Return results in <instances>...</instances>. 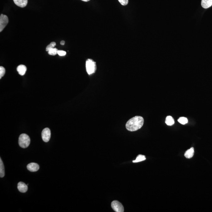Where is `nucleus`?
Instances as JSON below:
<instances>
[{"mask_svg": "<svg viewBox=\"0 0 212 212\" xmlns=\"http://www.w3.org/2000/svg\"><path fill=\"white\" fill-rule=\"evenodd\" d=\"M143 124L144 119L143 117L136 116L131 119L127 122L126 127L127 130L133 132L141 129Z\"/></svg>", "mask_w": 212, "mask_h": 212, "instance_id": "1", "label": "nucleus"}, {"mask_svg": "<svg viewBox=\"0 0 212 212\" xmlns=\"http://www.w3.org/2000/svg\"><path fill=\"white\" fill-rule=\"evenodd\" d=\"M31 143V139L27 134H22L19 138V144L20 146L23 148H27Z\"/></svg>", "mask_w": 212, "mask_h": 212, "instance_id": "2", "label": "nucleus"}, {"mask_svg": "<svg viewBox=\"0 0 212 212\" xmlns=\"http://www.w3.org/2000/svg\"><path fill=\"white\" fill-rule=\"evenodd\" d=\"M86 70L89 75L94 73L97 69L96 63L92 59H88L86 62Z\"/></svg>", "mask_w": 212, "mask_h": 212, "instance_id": "3", "label": "nucleus"}, {"mask_svg": "<svg viewBox=\"0 0 212 212\" xmlns=\"http://www.w3.org/2000/svg\"><path fill=\"white\" fill-rule=\"evenodd\" d=\"M111 207L116 212H124V208L121 203L118 201H114L111 203Z\"/></svg>", "mask_w": 212, "mask_h": 212, "instance_id": "4", "label": "nucleus"}, {"mask_svg": "<svg viewBox=\"0 0 212 212\" xmlns=\"http://www.w3.org/2000/svg\"><path fill=\"white\" fill-rule=\"evenodd\" d=\"M8 18L6 15L1 14L0 16V32H1L8 23Z\"/></svg>", "mask_w": 212, "mask_h": 212, "instance_id": "5", "label": "nucleus"}, {"mask_svg": "<svg viewBox=\"0 0 212 212\" xmlns=\"http://www.w3.org/2000/svg\"><path fill=\"white\" fill-rule=\"evenodd\" d=\"M51 137V131L48 128H45L42 132V138L44 142H48L49 141Z\"/></svg>", "mask_w": 212, "mask_h": 212, "instance_id": "6", "label": "nucleus"}, {"mask_svg": "<svg viewBox=\"0 0 212 212\" xmlns=\"http://www.w3.org/2000/svg\"><path fill=\"white\" fill-rule=\"evenodd\" d=\"M28 170L30 171L34 172L37 171L39 169V166L38 164L35 163H30L27 166Z\"/></svg>", "mask_w": 212, "mask_h": 212, "instance_id": "7", "label": "nucleus"}, {"mask_svg": "<svg viewBox=\"0 0 212 212\" xmlns=\"http://www.w3.org/2000/svg\"><path fill=\"white\" fill-rule=\"evenodd\" d=\"M17 188H18L19 191L22 193L26 192L27 191L28 189L27 185H26L23 182H20L18 183Z\"/></svg>", "mask_w": 212, "mask_h": 212, "instance_id": "8", "label": "nucleus"}, {"mask_svg": "<svg viewBox=\"0 0 212 212\" xmlns=\"http://www.w3.org/2000/svg\"><path fill=\"white\" fill-rule=\"evenodd\" d=\"M17 6L21 8L26 7L28 4V0H13Z\"/></svg>", "mask_w": 212, "mask_h": 212, "instance_id": "9", "label": "nucleus"}, {"mask_svg": "<svg viewBox=\"0 0 212 212\" xmlns=\"http://www.w3.org/2000/svg\"><path fill=\"white\" fill-rule=\"evenodd\" d=\"M17 70L20 75H24L26 73L27 68L23 64H20L17 67Z\"/></svg>", "mask_w": 212, "mask_h": 212, "instance_id": "10", "label": "nucleus"}, {"mask_svg": "<svg viewBox=\"0 0 212 212\" xmlns=\"http://www.w3.org/2000/svg\"><path fill=\"white\" fill-rule=\"evenodd\" d=\"M201 5L204 8H208L212 6V0H202Z\"/></svg>", "mask_w": 212, "mask_h": 212, "instance_id": "11", "label": "nucleus"}, {"mask_svg": "<svg viewBox=\"0 0 212 212\" xmlns=\"http://www.w3.org/2000/svg\"><path fill=\"white\" fill-rule=\"evenodd\" d=\"M194 149L193 148H191L190 149L187 151L186 153H185V156L187 159H191L194 156Z\"/></svg>", "mask_w": 212, "mask_h": 212, "instance_id": "12", "label": "nucleus"}, {"mask_svg": "<svg viewBox=\"0 0 212 212\" xmlns=\"http://www.w3.org/2000/svg\"><path fill=\"white\" fill-rule=\"evenodd\" d=\"M5 175L4 167L2 160L0 159V177L3 178Z\"/></svg>", "mask_w": 212, "mask_h": 212, "instance_id": "13", "label": "nucleus"}, {"mask_svg": "<svg viewBox=\"0 0 212 212\" xmlns=\"http://www.w3.org/2000/svg\"><path fill=\"white\" fill-rule=\"evenodd\" d=\"M165 123L167 126H171L175 123V121L172 117L168 116L166 118Z\"/></svg>", "mask_w": 212, "mask_h": 212, "instance_id": "14", "label": "nucleus"}, {"mask_svg": "<svg viewBox=\"0 0 212 212\" xmlns=\"http://www.w3.org/2000/svg\"><path fill=\"white\" fill-rule=\"evenodd\" d=\"M145 159H146V158H145V156L142 155H139L135 160L133 161L132 162L133 163H137L140 162V161H144Z\"/></svg>", "mask_w": 212, "mask_h": 212, "instance_id": "15", "label": "nucleus"}, {"mask_svg": "<svg viewBox=\"0 0 212 212\" xmlns=\"http://www.w3.org/2000/svg\"><path fill=\"white\" fill-rule=\"evenodd\" d=\"M58 49L56 48H53L49 50L48 53L50 55H55L58 54Z\"/></svg>", "mask_w": 212, "mask_h": 212, "instance_id": "16", "label": "nucleus"}, {"mask_svg": "<svg viewBox=\"0 0 212 212\" xmlns=\"http://www.w3.org/2000/svg\"><path fill=\"white\" fill-rule=\"evenodd\" d=\"M178 121L181 124L185 125L188 123V120L185 117H181L179 119Z\"/></svg>", "mask_w": 212, "mask_h": 212, "instance_id": "17", "label": "nucleus"}, {"mask_svg": "<svg viewBox=\"0 0 212 212\" xmlns=\"http://www.w3.org/2000/svg\"><path fill=\"white\" fill-rule=\"evenodd\" d=\"M55 45H56V43L55 42H51L49 45L47 46L46 48V51L48 52L51 49L54 48Z\"/></svg>", "mask_w": 212, "mask_h": 212, "instance_id": "18", "label": "nucleus"}, {"mask_svg": "<svg viewBox=\"0 0 212 212\" xmlns=\"http://www.w3.org/2000/svg\"><path fill=\"white\" fill-rule=\"evenodd\" d=\"M5 74V69L3 66L0 67V79H1Z\"/></svg>", "mask_w": 212, "mask_h": 212, "instance_id": "19", "label": "nucleus"}, {"mask_svg": "<svg viewBox=\"0 0 212 212\" xmlns=\"http://www.w3.org/2000/svg\"><path fill=\"white\" fill-rule=\"evenodd\" d=\"M120 4L123 6H126L129 3V0H118Z\"/></svg>", "mask_w": 212, "mask_h": 212, "instance_id": "20", "label": "nucleus"}, {"mask_svg": "<svg viewBox=\"0 0 212 212\" xmlns=\"http://www.w3.org/2000/svg\"><path fill=\"white\" fill-rule=\"evenodd\" d=\"M66 52L63 50H58V54L59 56H64L66 55Z\"/></svg>", "mask_w": 212, "mask_h": 212, "instance_id": "21", "label": "nucleus"}, {"mask_svg": "<svg viewBox=\"0 0 212 212\" xmlns=\"http://www.w3.org/2000/svg\"><path fill=\"white\" fill-rule=\"evenodd\" d=\"M61 45H64L65 44V42L64 41H62L61 42Z\"/></svg>", "mask_w": 212, "mask_h": 212, "instance_id": "22", "label": "nucleus"}, {"mask_svg": "<svg viewBox=\"0 0 212 212\" xmlns=\"http://www.w3.org/2000/svg\"><path fill=\"white\" fill-rule=\"evenodd\" d=\"M81 1L84 2H88L90 1V0H81Z\"/></svg>", "mask_w": 212, "mask_h": 212, "instance_id": "23", "label": "nucleus"}]
</instances>
